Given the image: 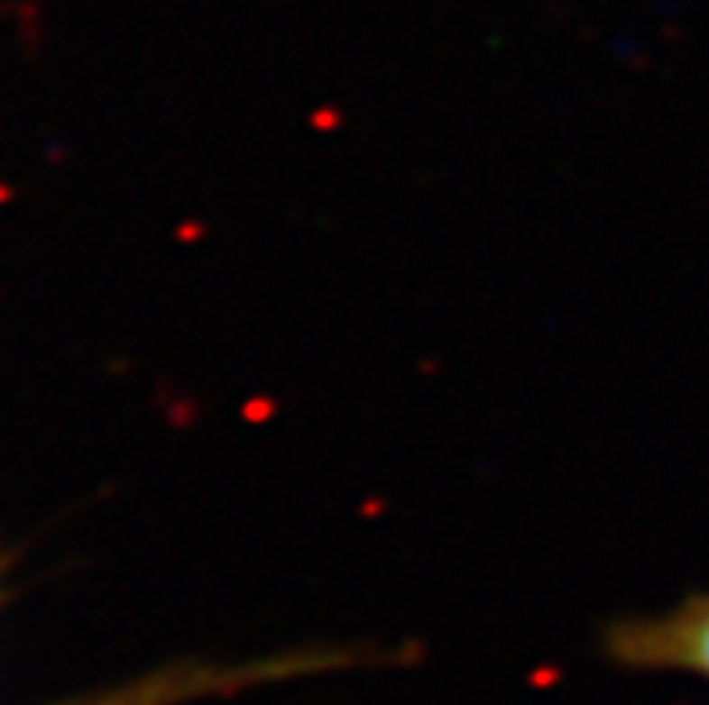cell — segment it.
Listing matches in <instances>:
<instances>
[{
  "label": "cell",
  "mask_w": 709,
  "mask_h": 705,
  "mask_svg": "<svg viewBox=\"0 0 709 705\" xmlns=\"http://www.w3.org/2000/svg\"><path fill=\"white\" fill-rule=\"evenodd\" d=\"M602 652L631 673H685L709 684V591L667 612L612 619L602 634Z\"/></svg>",
  "instance_id": "7a4b0ae2"
},
{
  "label": "cell",
  "mask_w": 709,
  "mask_h": 705,
  "mask_svg": "<svg viewBox=\"0 0 709 705\" xmlns=\"http://www.w3.org/2000/svg\"><path fill=\"white\" fill-rule=\"evenodd\" d=\"M0 576H4V558H0Z\"/></svg>",
  "instance_id": "3957f363"
},
{
  "label": "cell",
  "mask_w": 709,
  "mask_h": 705,
  "mask_svg": "<svg viewBox=\"0 0 709 705\" xmlns=\"http://www.w3.org/2000/svg\"><path fill=\"white\" fill-rule=\"evenodd\" d=\"M364 655L356 648H299V652H278L253 663H173L152 673H141L119 688L76 699L61 705H184L213 695H242L249 688L281 684L310 673L346 670L356 666Z\"/></svg>",
  "instance_id": "6da1fadb"
}]
</instances>
